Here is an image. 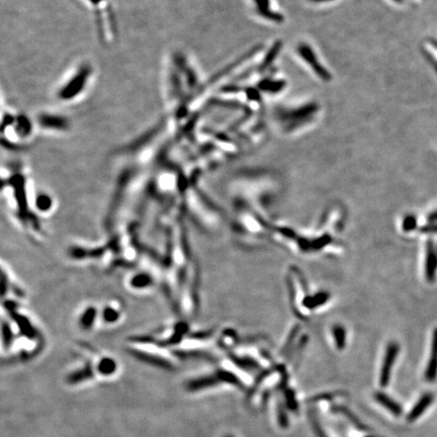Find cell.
I'll return each instance as SVG.
<instances>
[{
  "label": "cell",
  "instance_id": "6da1fadb",
  "mask_svg": "<svg viewBox=\"0 0 437 437\" xmlns=\"http://www.w3.org/2000/svg\"><path fill=\"white\" fill-rule=\"evenodd\" d=\"M45 338L25 303L2 300L1 351L9 362H27L41 353Z\"/></svg>",
  "mask_w": 437,
  "mask_h": 437
},
{
  "label": "cell",
  "instance_id": "7a4b0ae2",
  "mask_svg": "<svg viewBox=\"0 0 437 437\" xmlns=\"http://www.w3.org/2000/svg\"><path fill=\"white\" fill-rule=\"evenodd\" d=\"M1 197L12 220L26 236L34 242H42L45 232L34 208V194L29 186L25 170L2 173Z\"/></svg>",
  "mask_w": 437,
  "mask_h": 437
},
{
  "label": "cell",
  "instance_id": "3957f363",
  "mask_svg": "<svg viewBox=\"0 0 437 437\" xmlns=\"http://www.w3.org/2000/svg\"><path fill=\"white\" fill-rule=\"evenodd\" d=\"M126 349L135 358L163 370H174L181 360L168 348L155 342L148 334H137L127 339Z\"/></svg>",
  "mask_w": 437,
  "mask_h": 437
},
{
  "label": "cell",
  "instance_id": "277c9868",
  "mask_svg": "<svg viewBox=\"0 0 437 437\" xmlns=\"http://www.w3.org/2000/svg\"><path fill=\"white\" fill-rule=\"evenodd\" d=\"M126 316V306L120 298H110L101 306V326L112 328L120 325Z\"/></svg>",
  "mask_w": 437,
  "mask_h": 437
},
{
  "label": "cell",
  "instance_id": "5b68a950",
  "mask_svg": "<svg viewBox=\"0 0 437 437\" xmlns=\"http://www.w3.org/2000/svg\"><path fill=\"white\" fill-rule=\"evenodd\" d=\"M2 300H11L16 302H26L27 293L23 286L17 281L12 271L2 262Z\"/></svg>",
  "mask_w": 437,
  "mask_h": 437
},
{
  "label": "cell",
  "instance_id": "8992f818",
  "mask_svg": "<svg viewBox=\"0 0 437 437\" xmlns=\"http://www.w3.org/2000/svg\"><path fill=\"white\" fill-rule=\"evenodd\" d=\"M76 322L78 327L84 332H91L101 326V306L88 303L78 312Z\"/></svg>",
  "mask_w": 437,
  "mask_h": 437
},
{
  "label": "cell",
  "instance_id": "52a82bcc",
  "mask_svg": "<svg viewBox=\"0 0 437 437\" xmlns=\"http://www.w3.org/2000/svg\"><path fill=\"white\" fill-rule=\"evenodd\" d=\"M93 360L99 378H110L119 371V364L111 355L93 349Z\"/></svg>",
  "mask_w": 437,
  "mask_h": 437
},
{
  "label": "cell",
  "instance_id": "ba28073f",
  "mask_svg": "<svg viewBox=\"0 0 437 437\" xmlns=\"http://www.w3.org/2000/svg\"><path fill=\"white\" fill-rule=\"evenodd\" d=\"M219 384H222V381L218 371H216L214 374H203L188 379L185 383V390L189 393H197L215 387Z\"/></svg>",
  "mask_w": 437,
  "mask_h": 437
},
{
  "label": "cell",
  "instance_id": "9c48e42d",
  "mask_svg": "<svg viewBox=\"0 0 437 437\" xmlns=\"http://www.w3.org/2000/svg\"><path fill=\"white\" fill-rule=\"evenodd\" d=\"M399 353V346L395 343H392L388 346L385 359L383 363V367L381 370V375H379V385L382 387H387L390 383L391 378V371L393 369L394 363L398 356Z\"/></svg>",
  "mask_w": 437,
  "mask_h": 437
},
{
  "label": "cell",
  "instance_id": "30bf717a",
  "mask_svg": "<svg viewBox=\"0 0 437 437\" xmlns=\"http://www.w3.org/2000/svg\"><path fill=\"white\" fill-rule=\"evenodd\" d=\"M34 208L36 215L42 218L51 215L56 208L54 198L48 193H35L34 199Z\"/></svg>",
  "mask_w": 437,
  "mask_h": 437
},
{
  "label": "cell",
  "instance_id": "8fae6325",
  "mask_svg": "<svg viewBox=\"0 0 437 437\" xmlns=\"http://www.w3.org/2000/svg\"><path fill=\"white\" fill-rule=\"evenodd\" d=\"M433 400H434V396L431 393H427L423 395L408 414V417H407L408 421L414 422L416 419H418L427 410V408H429V406L432 404Z\"/></svg>",
  "mask_w": 437,
  "mask_h": 437
},
{
  "label": "cell",
  "instance_id": "7c38bea8",
  "mask_svg": "<svg viewBox=\"0 0 437 437\" xmlns=\"http://www.w3.org/2000/svg\"><path fill=\"white\" fill-rule=\"evenodd\" d=\"M437 377V328L433 332L431 353L428 362L427 369L425 370V378L428 383H432Z\"/></svg>",
  "mask_w": 437,
  "mask_h": 437
},
{
  "label": "cell",
  "instance_id": "4fadbf2b",
  "mask_svg": "<svg viewBox=\"0 0 437 437\" xmlns=\"http://www.w3.org/2000/svg\"><path fill=\"white\" fill-rule=\"evenodd\" d=\"M437 269V251L434 249L432 240H429L427 243V253H426V277L429 281L434 280Z\"/></svg>",
  "mask_w": 437,
  "mask_h": 437
},
{
  "label": "cell",
  "instance_id": "5bb4252c",
  "mask_svg": "<svg viewBox=\"0 0 437 437\" xmlns=\"http://www.w3.org/2000/svg\"><path fill=\"white\" fill-rule=\"evenodd\" d=\"M374 399L377 403L382 405L384 408H386L387 410H389L393 415L399 417L402 415V407L397 403L395 400H393L392 398H390L388 395L378 392L374 395Z\"/></svg>",
  "mask_w": 437,
  "mask_h": 437
},
{
  "label": "cell",
  "instance_id": "9a60e30c",
  "mask_svg": "<svg viewBox=\"0 0 437 437\" xmlns=\"http://www.w3.org/2000/svg\"><path fill=\"white\" fill-rule=\"evenodd\" d=\"M416 224H417V221H416L415 217L409 216L404 221V230L411 231V230H413V229L416 228Z\"/></svg>",
  "mask_w": 437,
  "mask_h": 437
},
{
  "label": "cell",
  "instance_id": "2e32d148",
  "mask_svg": "<svg viewBox=\"0 0 437 437\" xmlns=\"http://www.w3.org/2000/svg\"><path fill=\"white\" fill-rule=\"evenodd\" d=\"M278 422H279V425L281 427H287L288 424H289L287 414H286L284 410L281 407L278 408Z\"/></svg>",
  "mask_w": 437,
  "mask_h": 437
},
{
  "label": "cell",
  "instance_id": "e0dca14e",
  "mask_svg": "<svg viewBox=\"0 0 437 437\" xmlns=\"http://www.w3.org/2000/svg\"><path fill=\"white\" fill-rule=\"evenodd\" d=\"M287 399H288V403H289V406L292 408V409H295L296 407H297V403H296V401H295V397L292 395V394H290V395H288V397H287Z\"/></svg>",
  "mask_w": 437,
  "mask_h": 437
},
{
  "label": "cell",
  "instance_id": "ac0fdd59",
  "mask_svg": "<svg viewBox=\"0 0 437 437\" xmlns=\"http://www.w3.org/2000/svg\"><path fill=\"white\" fill-rule=\"evenodd\" d=\"M424 232H437V225L435 226H426L423 229Z\"/></svg>",
  "mask_w": 437,
  "mask_h": 437
},
{
  "label": "cell",
  "instance_id": "d6986e66",
  "mask_svg": "<svg viewBox=\"0 0 437 437\" xmlns=\"http://www.w3.org/2000/svg\"><path fill=\"white\" fill-rule=\"evenodd\" d=\"M226 437H233V436H226Z\"/></svg>",
  "mask_w": 437,
  "mask_h": 437
}]
</instances>
